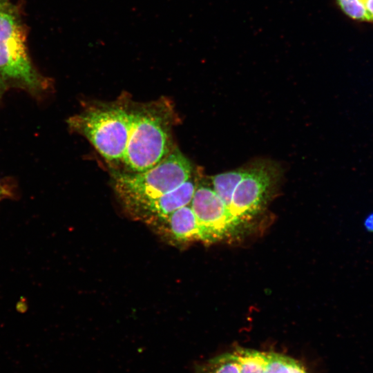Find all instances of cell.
I'll return each mask as SVG.
<instances>
[{
	"label": "cell",
	"instance_id": "cell-1",
	"mask_svg": "<svg viewBox=\"0 0 373 373\" xmlns=\"http://www.w3.org/2000/svg\"><path fill=\"white\" fill-rule=\"evenodd\" d=\"M131 124L122 168L128 172L151 169L175 149L172 132L177 113L166 97L144 103L132 102Z\"/></svg>",
	"mask_w": 373,
	"mask_h": 373
},
{
	"label": "cell",
	"instance_id": "cell-2",
	"mask_svg": "<svg viewBox=\"0 0 373 373\" xmlns=\"http://www.w3.org/2000/svg\"><path fill=\"white\" fill-rule=\"evenodd\" d=\"M132 100L122 95L112 102H97L68 119L69 127L85 137L111 165H122L131 129Z\"/></svg>",
	"mask_w": 373,
	"mask_h": 373
},
{
	"label": "cell",
	"instance_id": "cell-3",
	"mask_svg": "<svg viewBox=\"0 0 373 373\" xmlns=\"http://www.w3.org/2000/svg\"><path fill=\"white\" fill-rule=\"evenodd\" d=\"M190 161L179 149L153 167L141 172L112 170L113 187L125 209L169 193L192 176Z\"/></svg>",
	"mask_w": 373,
	"mask_h": 373
},
{
	"label": "cell",
	"instance_id": "cell-4",
	"mask_svg": "<svg viewBox=\"0 0 373 373\" xmlns=\"http://www.w3.org/2000/svg\"><path fill=\"white\" fill-rule=\"evenodd\" d=\"M5 6L0 10V73L28 90L39 92L46 83L29 59L22 25Z\"/></svg>",
	"mask_w": 373,
	"mask_h": 373
},
{
	"label": "cell",
	"instance_id": "cell-5",
	"mask_svg": "<svg viewBox=\"0 0 373 373\" xmlns=\"http://www.w3.org/2000/svg\"><path fill=\"white\" fill-rule=\"evenodd\" d=\"M280 177V167L271 160H258L247 166L233 191L229 208L238 224L262 210Z\"/></svg>",
	"mask_w": 373,
	"mask_h": 373
},
{
	"label": "cell",
	"instance_id": "cell-6",
	"mask_svg": "<svg viewBox=\"0 0 373 373\" xmlns=\"http://www.w3.org/2000/svg\"><path fill=\"white\" fill-rule=\"evenodd\" d=\"M191 204L196 218L200 240L206 243L222 240L238 225L229 208L213 188L196 186Z\"/></svg>",
	"mask_w": 373,
	"mask_h": 373
},
{
	"label": "cell",
	"instance_id": "cell-7",
	"mask_svg": "<svg viewBox=\"0 0 373 373\" xmlns=\"http://www.w3.org/2000/svg\"><path fill=\"white\" fill-rule=\"evenodd\" d=\"M196 186L191 176L175 189L127 211L137 219L154 226L179 208L190 204Z\"/></svg>",
	"mask_w": 373,
	"mask_h": 373
},
{
	"label": "cell",
	"instance_id": "cell-8",
	"mask_svg": "<svg viewBox=\"0 0 373 373\" xmlns=\"http://www.w3.org/2000/svg\"><path fill=\"white\" fill-rule=\"evenodd\" d=\"M154 226L162 228V231H166L167 237L177 243L200 240L196 218L189 205L179 208Z\"/></svg>",
	"mask_w": 373,
	"mask_h": 373
},
{
	"label": "cell",
	"instance_id": "cell-9",
	"mask_svg": "<svg viewBox=\"0 0 373 373\" xmlns=\"http://www.w3.org/2000/svg\"><path fill=\"white\" fill-rule=\"evenodd\" d=\"M246 170L247 166L211 178L213 189L229 208L233 191L243 178Z\"/></svg>",
	"mask_w": 373,
	"mask_h": 373
},
{
	"label": "cell",
	"instance_id": "cell-10",
	"mask_svg": "<svg viewBox=\"0 0 373 373\" xmlns=\"http://www.w3.org/2000/svg\"><path fill=\"white\" fill-rule=\"evenodd\" d=\"M195 373H240V365L235 352L226 353L198 363Z\"/></svg>",
	"mask_w": 373,
	"mask_h": 373
},
{
	"label": "cell",
	"instance_id": "cell-11",
	"mask_svg": "<svg viewBox=\"0 0 373 373\" xmlns=\"http://www.w3.org/2000/svg\"><path fill=\"white\" fill-rule=\"evenodd\" d=\"M238 358L240 373H264L267 363V353L238 347L234 352Z\"/></svg>",
	"mask_w": 373,
	"mask_h": 373
},
{
	"label": "cell",
	"instance_id": "cell-12",
	"mask_svg": "<svg viewBox=\"0 0 373 373\" xmlns=\"http://www.w3.org/2000/svg\"><path fill=\"white\" fill-rule=\"evenodd\" d=\"M267 363L264 373H290L291 358L283 354L267 353Z\"/></svg>",
	"mask_w": 373,
	"mask_h": 373
},
{
	"label": "cell",
	"instance_id": "cell-13",
	"mask_svg": "<svg viewBox=\"0 0 373 373\" xmlns=\"http://www.w3.org/2000/svg\"><path fill=\"white\" fill-rule=\"evenodd\" d=\"M345 15L352 19L369 21L365 9L357 0H336Z\"/></svg>",
	"mask_w": 373,
	"mask_h": 373
},
{
	"label": "cell",
	"instance_id": "cell-14",
	"mask_svg": "<svg viewBox=\"0 0 373 373\" xmlns=\"http://www.w3.org/2000/svg\"><path fill=\"white\" fill-rule=\"evenodd\" d=\"M365 9L369 21L373 22V0H357Z\"/></svg>",
	"mask_w": 373,
	"mask_h": 373
},
{
	"label": "cell",
	"instance_id": "cell-15",
	"mask_svg": "<svg viewBox=\"0 0 373 373\" xmlns=\"http://www.w3.org/2000/svg\"><path fill=\"white\" fill-rule=\"evenodd\" d=\"M290 373H307L303 365L296 360L291 358L290 365Z\"/></svg>",
	"mask_w": 373,
	"mask_h": 373
},
{
	"label": "cell",
	"instance_id": "cell-16",
	"mask_svg": "<svg viewBox=\"0 0 373 373\" xmlns=\"http://www.w3.org/2000/svg\"><path fill=\"white\" fill-rule=\"evenodd\" d=\"M364 226L367 231L373 232V213L365 219Z\"/></svg>",
	"mask_w": 373,
	"mask_h": 373
},
{
	"label": "cell",
	"instance_id": "cell-17",
	"mask_svg": "<svg viewBox=\"0 0 373 373\" xmlns=\"http://www.w3.org/2000/svg\"><path fill=\"white\" fill-rule=\"evenodd\" d=\"M9 194L7 189L0 184V198L7 196Z\"/></svg>",
	"mask_w": 373,
	"mask_h": 373
},
{
	"label": "cell",
	"instance_id": "cell-18",
	"mask_svg": "<svg viewBox=\"0 0 373 373\" xmlns=\"http://www.w3.org/2000/svg\"><path fill=\"white\" fill-rule=\"evenodd\" d=\"M4 90V84L1 79L0 78V97Z\"/></svg>",
	"mask_w": 373,
	"mask_h": 373
},
{
	"label": "cell",
	"instance_id": "cell-19",
	"mask_svg": "<svg viewBox=\"0 0 373 373\" xmlns=\"http://www.w3.org/2000/svg\"><path fill=\"white\" fill-rule=\"evenodd\" d=\"M6 5L4 0L0 1V10Z\"/></svg>",
	"mask_w": 373,
	"mask_h": 373
},
{
	"label": "cell",
	"instance_id": "cell-20",
	"mask_svg": "<svg viewBox=\"0 0 373 373\" xmlns=\"http://www.w3.org/2000/svg\"><path fill=\"white\" fill-rule=\"evenodd\" d=\"M0 1H1V0H0Z\"/></svg>",
	"mask_w": 373,
	"mask_h": 373
}]
</instances>
